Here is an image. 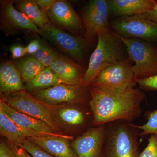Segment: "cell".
Returning <instances> with one entry per match:
<instances>
[{
    "label": "cell",
    "instance_id": "1",
    "mask_svg": "<svg viewBox=\"0 0 157 157\" xmlns=\"http://www.w3.org/2000/svg\"><path fill=\"white\" fill-rule=\"evenodd\" d=\"M89 90L93 126L117 121L132 123L142 113L141 105L145 95L140 89L131 87L121 92H114L89 86Z\"/></svg>",
    "mask_w": 157,
    "mask_h": 157
},
{
    "label": "cell",
    "instance_id": "2",
    "mask_svg": "<svg viewBox=\"0 0 157 157\" xmlns=\"http://www.w3.org/2000/svg\"><path fill=\"white\" fill-rule=\"evenodd\" d=\"M97 47L92 53L82 86L89 87L102 70L128 58L125 46L112 32L98 33Z\"/></svg>",
    "mask_w": 157,
    "mask_h": 157
},
{
    "label": "cell",
    "instance_id": "3",
    "mask_svg": "<svg viewBox=\"0 0 157 157\" xmlns=\"http://www.w3.org/2000/svg\"><path fill=\"white\" fill-rule=\"evenodd\" d=\"M104 157H140L139 130L135 124L117 121L105 124Z\"/></svg>",
    "mask_w": 157,
    "mask_h": 157
},
{
    "label": "cell",
    "instance_id": "4",
    "mask_svg": "<svg viewBox=\"0 0 157 157\" xmlns=\"http://www.w3.org/2000/svg\"><path fill=\"white\" fill-rule=\"evenodd\" d=\"M3 97L11 108L42 121L54 132L62 134L61 124L56 114L55 105L39 101L25 90L5 94Z\"/></svg>",
    "mask_w": 157,
    "mask_h": 157
},
{
    "label": "cell",
    "instance_id": "5",
    "mask_svg": "<svg viewBox=\"0 0 157 157\" xmlns=\"http://www.w3.org/2000/svg\"><path fill=\"white\" fill-rule=\"evenodd\" d=\"M117 36L125 46L129 59L134 63L133 69L136 80L157 75V46L140 39Z\"/></svg>",
    "mask_w": 157,
    "mask_h": 157
},
{
    "label": "cell",
    "instance_id": "6",
    "mask_svg": "<svg viewBox=\"0 0 157 157\" xmlns=\"http://www.w3.org/2000/svg\"><path fill=\"white\" fill-rule=\"evenodd\" d=\"M133 62L128 58L105 68L92 82L90 87L121 92L137 84L134 76Z\"/></svg>",
    "mask_w": 157,
    "mask_h": 157
},
{
    "label": "cell",
    "instance_id": "7",
    "mask_svg": "<svg viewBox=\"0 0 157 157\" xmlns=\"http://www.w3.org/2000/svg\"><path fill=\"white\" fill-rule=\"evenodd\" d=\"M109 25L114 33L122 38L157 43V24L142 15L117 17Z\"/></svg>",
    "mask_w": 157,
    "mask_h": 157
},
{
    "label": "cell",
    "instance_id": "8",
    "mask_svg": "<svg viewBox=\"0 0 157 157\" xmlns=\"http://www.w3.org/2000/svg\"><path fill=\"white\" fill-rule=\"evenodd\" d=\"M39 34L67 55L81 64H84L88 44L85 38L67 33L50 22L43 29H40Z\"/></svg>",
    "mask_w": 157,
    "mask_h": 157
},
{
    "label": "cell",
    "instance_id": "9",
    "mask_svg": "<svg viewBox=\"0 0 157 157\" xmlns=\"http://www.w3.org/2000/svg\"><path fill=\"white\" fill-rule=\"evenodd\" d=\"M30 94L39 101L51 105L64 103L89 104L91 98L89 86L65 84L39 90Z\"/></svg>",
    "mask_w": 157,
    "mask_h": 157
},
{
    "label": "cell",
    "instance_id": "10",
    "mask_svg": "<svg viewBox=\"0 0 157 157\" xmlns=\"http://www.w3.org/2000/svg\"><path fill=\"white\" fill-rule=\"evenodd\" d=\"M109 0H92L85 7L82 14L84 38L88 44L92 43L98 33L110 32L108 18Z\"/></svg>",
    "mask_w": 157,
    "mask_h": 157
},
{
    "label": "cell",
    "instance_id": "11",
    "mask_svg": "<svg viewBox=\"0 0 157 157\" xmlns=\"http://www.w3.org/2000/svg\"><path fill=\"white\" fill-rule=\"evenodd\" d=\"M105 137V125L92 126L71 140L70 144L78 157H101Z\"/></svg>",
    "mask_w": 157,
    "mask_h": 157
},
{
    "label": "cell",
    "instance_id": "12",
    "mask_svg": "<svg viewBox=\"0 0 157 157\" xmlns=\"http://www.w3.org/2000/svg\"><path fill=\"white\" fill-rule=\"evenodd\" d=\"M47 16L57 25L70 32H78L83 28L82 20L67 1H56Z\"/></svg>",
    "mask_w": 157,
    "mask_h": 157
},
{
    "label": "cell",
    "instance_id": "13",
    "mask_svg": "<svg viewBox=\"0 0 157 157\" xmlns=\"http://www.w3.org/2000/svg\"><path fill=\"white\" fill-rule=\"evenodd\" d=\"M49 68L56 74L63 84L82 85L86 70L70 59L59 54Z\"/></svg>",
    "mask_w": 157,
    "mask_h": 157
},
{
    "label": "cell",
    "instance_id": "14",
    "mask_svg": "<svg viewBox=\"0 0 157 157\" xmlns=\"http://www.w3.org/2000/svg\"><path fill=\"white\" fill-rule=\"evenodd\" d=\"M0 107L11 120L21 128L46 133L52 136L64 137L70 140L74 139L73 136L55 133L42 121L11 108L6 103L3 96L0 100Z\"/></svg>",
    "mask_w": 157,
    "mask_h": 157
},
{
    "label": "cell",
    "instance_id": "15",
    "mask_svg": "<svg viewBox=\"0 0 157 157\" xmlns=\"http://www.w3.org/2000/svg\"><path fill=\"white\" fill-rule=\"evenodd\" d=\"M156 5L157 1L154 0H109V16L142 15Z\"/></svg>",
    "mask_w": 157,
    "mask_h": 157
},
{
    "label": "cell",
    "instance_id": "16",
    "mask_svg": "<svg viewBox=\"0 0 157 157\" xmlns=\"http://www.w3.org/2000/svg\"><path fill=\"white\" fill-rule=\"evenodd\" d=\"M27 139L55 157H78L71 146L70 140L57 136L28 137Z\"/></svg>",
    "mask_w": 157,
    "mask_h": 157
},
{
    "label": "cell",
    "instance_id": "17",
    "mask_svg": "<svg viewBox=\"0 0 157 157\" xmlns=\"http://www.w3.org/2000/svg\"><path fill=\"white\" fill-rule=\"evenodd\" d=\"M0 134L7 140L19 144L28 137H42L44 134L33 130L24 128L16 124L0 107Z\"/></svg>",
    "mask_w": 157,
    "mask_h": 157
},
{
    "label": "cell",
    "instance_id": "18",
    "mask_svg": "<svg viewBox=\"0 0 157 157\" xmlns=\"http://www.w3.org/2000/svg\"><path fill=\"white\" fill-rule=\"evenodd\" d=\"M22 78L16 65L8 61L0 67V91L9 94L25 90Z\"/></svg>",
    "mask_w": 157,
    "mask_h": 157
},
{
    "label": "cell",
    "instance_id": "19",
    "mask_svg": "<svg viewBox=\"0 0 157 157\" xmlns=\"http://www.w3.org/2000/svg\"><path fill=\"white\" fill-rule=\"evenodd\" d=\"M12 1H3V19L14 28L27 29L39 34L40 29L27 17L17 10Z\"/></svg>",
    "mask_w": 157,
    "mask_h": 157
},
{
    "label": "cell",
    "instance_id": "20",
    "mask_svg": "<svg viewBox=\"0 0 157 157\" xmlns=\"http://www.w3.org/2000/svg\"><path fill=\"white\" fill-rule=\"evenodd\" d=\"M55 112L60 121L76 128H83L87 123V114L76 107H56Z\"/></svg>",
    "mask_w": 157,
    "mask_h": 157
},
{
    "label": "cell",
    "instance_id": "21",
    "mask_svg": "<svg viewBox=\"0 0 157 157\" xmlns=\"http://www.w3.org/2000/svg\"><path fill=\"white\" fill-rule=\"evenodd\" d=\"M16 5L18 10L25 14L39 29H43L50 22L47 14L41 10L35 0L18 1Z\"/></svg>",
    "mask_w": 157,
    "mask_h": 157
},
{
    "label": "cell",
    "instance_id": "22",
    "mask_svg": "<svg viewBox=\"0 0 157 157\" xmlns=\"http://www.w3.org/2000/svg\"><path fill=\"white\" fill-rule=\"evenodd\" d=\"M63 84L60 79L49 67H46L25 86L26 91L33 92Z\"/></svg>",
    "mask_w": 157,
    "mask_h": 157
},
{
    "label": "cell",
    "instance_id": "23",
    "mask_svg": "<svg viewBox=\"0 0 157 157\" xmlns=\"http://www.w3.org/2000/svg\"><path fill=\"white\" fill-rule=\"evenodd\" d=\"M14 64L19 70L23 83L25 84L46 68L34 56L22 59Z\"/></svg>",
    "mask_w": 157,
    "mask_h": 157
},
{
    "label": "cell",
    "instance_id": "24",
    "mask_svg": "<svg viewBox=\"0 0 157 157\" xmlns=\"http://www.w3.org/2000/svg\"><path fill=\"white\" fill-rule=\"evenodd\" d=\"M147 121L142 125H135L137 129L141 131L140 136L155 135H157V108L153 111H148L146 113Z\"/></svg>",
    "mask_w": 157,
    "mask_h": 157
},
{
    "label": "cell",
    "instance_id": "25",
    "mask_svg": "<svg viewBox=\"0 0 157 157\" xmlns=\"http://www.w3.org/2000/svg\"><path fill=\"white\" fill-rule=\"evenodd\" d=\"M59 54L56 52L42 44L41 48L33 56L37 60L45 67H49L51 63L58 56Z\"/></svg>",
    "mask_w": 157,
    "mask_h": 157
},
{
    "label": "cell",
    "instance_id": "26",
    "mask_svg": "<svg viewBox=\"0 0 157 157\" xmlns=\"http://www.w3.org/2000/svg\"><path fill=\"white\" fill-rule=\"evenodd\" d=\"M16 145L24 149L32 157H55L27 138L23 140L21 143Z\"/></svg>",
    "mask_w": 157,
    "mask_h": 157
},
{
    "label": "cell",
    "instance_id": "27",
    "mask_svg": "<svg viewBox=\"0 0 157 157\" xmlns=\"http://www.w3.org/2000/svg\"><path fill=\"white\" fill-rule=\"evenodd\" d=\"M140 157H157V135H151L147 145L141 152Z\"/></svg>",
    "mask_w": 157,
    "mask_h": 157
},
{
    "label": "cell",
    "instance_id": "28",
    "mask_svg": "<svg viewBox=\"0 0 157 157\" xmlns=\"http://www.w3.org/2000/svg\"><path fill=\"white\" fill-rule=\"evenodd\" d=\"M140 89L146 91L157 90V75L136 80Z\"/></svg>",
    "mask_w": 157,
    "mask_h": 157
},
{
    "label": "cell",
    "instance_id": "29",
    "mask_svg": "<svg viewBox=\"0 0 157 157\" xmlns=\"http://www.w3.org/2000/svg\"><path fill=\"white\" fill-rule=\"evenodd\" d=\"M0 157H16L7 141L3 140L0 142Z\"/></svg>",
    "mask_w": 157,
    "mask_h": 157
},
{
    "label": "cell",
    "instance_id": "30",
    "mask_svg": "<svg viewBox=\"0 0 157 157\" xmlns=\"http://www.w3.org/2000/svg\"><path fill=\"white\" fill-rule=\"evenodd\" d=\"M10 52L13 59L19 58L27 53L26 47L20 45H12L10 48Z\"/></svg>",
    "mask_w": 157,
    "mask_h": 157
},
{
    "label": "cell",
    "instance_id": "31",
    "mask_svg": "<svg viewBox=\"0 0 157 157\" xmlns=\"http://www.w3.org/2000/svg\"><path fill=\"white\" fill-rule=\"evenodd\" d=\"M41 10L45 14L48 11L55 3L56 0H35Z\"/></svg>",
    "mask_w": 157,
    "mask_h": 157
},
{
    "label": "cell",
    "instance_id": "32",
    "mask_svg": "<svg viewBox=\"0 0 157 157\" xmlns=\"http://www.w3.org/2000/svg\"><path fill=\"white\" fill-rule=\"evenodd\" d=\"M9 146L12 149L16 157H32L24 149L17 146L14 144L10 142L9 140H6Z\"/></svg>",
    "mask_w": 157,
    "mask_h": 157
},
{
    "label": "cell",
    "instance_id": "33",
    "mask_svg": "<svg viewBox=\"0 0 157 157\" xmlns=\"http://www.w3.org/2000/svg\"><path fill=\"white\" fill-rule=\"evenodd\" d=\"M41 46L42 44H41L38 40H33L26 47L27 53L33 55L34 54L40 49Z\"/></svg>",
    "mask_w": 157,
    "mask_h": 157
},
{
    "label": "cell",
    "instance_id": "34",
    "mask_svg": "<svg viewBox=\"0 0 157 157\" xmlns=\"http://www.w3.org/2000/svg\"><path fill=\"white\" fill-rule=\"evenodd\" d=\"M142 15L157 24V5L151 11L142 14Z\"/></svg>",
    "mask_w": 157,
    "mask_h": 157
},
{
    "label": "cell",
    "instance_id": "35",
    "mask_svg": "<svg viewBox=\"0 0 157 157\" xmlns=\"http://www.w3.org/2000/svg\"><path fill=\"white\" fill-rule=\"evenodd\" d=\"M101 157H104V156L102 155V156H101Z\"/></svg>",
    "mask_w": 157,
    "mask_h": 157
},
{
    "label": "cell",
    "instance_id": "36",
    "mask_svg": "<svg viewBox=\"0 0 157 157\" xmlns=\"http://www.w3.org/2000/svg\"></svg>",
    "mask_w": 157,
    "mask_h": 157
}]
</instances>
